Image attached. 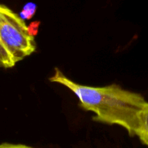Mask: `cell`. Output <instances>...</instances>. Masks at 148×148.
Wrapping results in <instances>:
<instances>
[{
    "label": "cell",
    "mask_w": 148,
    "mask_h": 148,
    "mask_svg": "<svg viewBox=\"0 0 148 148\" xmlns=\"http://www.w3.org/2000/svg\"><path fill=\"white\" fill-rule=\"evenodd\" d=\"M70 90L79 101V106L95 114L92 120L125 129L131 137L136 136L140 116L147 101L140 94L124 90L116 84L92 87L74 82L59 68L49 78Z\"/></svg>",
    "instance_id": "obj_1"
},
{
    "label": "cell",
    "mask_w": 148,
    "mask_h": 148,
    "mask_svg": "<svg viewBox=\"0 0 148 148\" xmlns=\"http://www.w3.org/2000/svg\"><path fill=\"white\" fill-rule=\"evenodd\" d=\"M0 42L14 64L36 49L33 36L24 20L11 9L0 4Z\"/></svg>",
    "instance_id": "obj_2"
},
{
    "label": "cell",
    "mask_w": 148,
    "mask_h": 148,
    "mask_svg": "<svg viewBox=\"0 0 148 148\" xmlns=\"http://www.w3.org/2000/svg\"><path fill=\"white\" fill-rule=\"evenodd\" d=\"M136 136L148 147V102L146 103L140 116V122Z\"/></svg>",
    "instance_id": "obj_3"
},
{
    "label": "cell",
    "mask_w": 148,
    "mask_h": 148,
    "mask_svg": "<svg viewBox=\"0 0 148 148\" xmlns=\"http://www.w3.org/2000/svg\"><path fill=\"white\" fill-rule=\"evenodd\" d=\"M37 6L33 2H28L25 4L23 10L20 12V16L23 20H30L34 16L36 12Z\"/></svg>",
    "instance_id": "obj_4"
},
{
    "label": "cell",
    "mask_w": 148,
    "mask_h": 148,
    "mask_svg": "<svg viewBox=\"0 0 148 148\" xmlns=\"http://www.w3.org/2000/svg\"><path fill=\"white\" fill-rule=\"evenodd\" d=\"M14 62L0 42V66L7 69L14 66Z\"/></svg>",
    "instance_id": "obj_5"
},
{
    "label": "cell",
    "mask_w": 148,
    "mask_h": 148,
    "mask_svg": "<svg viewBox=\"0 0 148 148\" xmlns=\"http://www.w3.org/2000/svg\"><path fill=\"white\" fill-rule=\"evenodd\" d=\"M0 148H35L23 144H13V143H3L0 144Z\"/></svg>",
    "instance_id": "obj_6"
}]
</instances>
